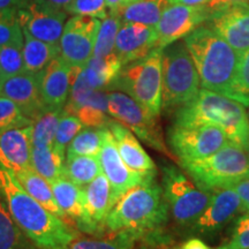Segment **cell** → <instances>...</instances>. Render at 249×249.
<instances>
[{"label":"cell","mask_w":249,"mask_h":249,"mask_svg":"<svg viewBox=\"0 0 249 249\" xmlns=\"http://www.w3.org/2000/svg\"><path fill=\"white\" fill-rule=\"evenodd\" d=\"M29 0H0V12H18L26 7Z\"/></svg>","instance_id":"ee69618b"},{"label":"cell","mask_w":249,"mask_h":249,"mask_svg":"<svg viewBox=\"0 0 249 249\" xmlns=\"http://www.w3.org/2000/svg\"><path fill=\"white\" fill-rule=\"evenodd\" d=\"M180 165L196 185L210 193L233 188L249 179L248 152L233 143L203 160Z\"/></svg>","instance_id":"5b68a950"},{"label":"cell","mask_w":249,"mask_h":249,"mask_svg":"<svg viewBox=\"0 0 249 249\" xmlns=\"http://www.w3.org/2000/svg\"><path fill=\"white\" fill-rule=\"evenodd\" d=\"M107 96L108 116L132 130L149 147L167 157H172V154L165 143L157 117L149 113L135 99L123 91L108 92Z\"/></svg>","instance_id":"9c48e42d"},{"label":"cell","mask_w":249,"mask_h":249,"mask_svg":"<svg viewBox=\"0 0 249 249\" xmlns=\"http://www.w3.org/2000/svg\"><path fill=\"white\" fill-rule=\"evenodd\" d=\"M38 1H44L46 4L53 6V7L64 9L65 11V7L70 4L71 0H38Z\"/></svg>","instance_id":"f907efd6"},{"label":"cell","mask_w":249,"mask_h":249,"mask_svg":"<svg viewBox=\"0 0 249 249\" xmlns=\"http://www.w3.org/2000/svg\"><path fill=\"white\" fill-rule=\"evenodd\" d=\"M161 53L163 49L156 48L144 58L124 65L108 88L127 93L157 118L161 112Z\"/></svg>","instance_id":"52a82bcc"},{"label":"cell","mask_w":249,"mask_h":249,"mask_svg":"<svg viewBox=\"0 0 249 249\" xmlns=\"http://www.w3.org/2000/svg\"><path fill=\"white\" fill-rule=\"evenodd\" d=\"M62 116L61 108H45L31 124V145L44 149L53 145L59 121Z\"/></svg>","instance_id":"f546056e"},{"label":"cell","mask_w":249,"mask_h":249,"mask_svg":"<svg viewBox=\"0 0 249 249\" xmlns=\"http://www.w3.org/2000/svg\"><path fill=\"white\" fill-rule=\"evenodd\" d=\"M81 71L82 68L71 85L70 97L62 112L77 117L86 127H107L112 120L107 112L108 92L90 88Z\"/></svg>","instance_id":"7c38bea8"},{"label":"cell","mask_w":249,"mask_h":249,"mask_svg":"<svg viewBox=\"0 0 249 249\" xmlns=\"http://www.w3.org/2000/svg\"><path fill=\"white\" fill-rule=\"evenodd\" d=\"M0 95L13 101L24 116L35 120L45 108L39 88L38 73L24 71L0 80Z\"/></svg>","instance_id":"d6986e66"},{"label":"cell","mask_w":249,"mask_h":249,"mask_svg":"<svg viewBox=\"0 0 249 249\" xmlns=\"http://www.w3.org/2000/svg\"><path fill=\"white\" fill-rule=\"evenodd\" d=\"M124 65L116 53L107 57H91L82 67L81 74L91 89L107 90L111 87Z\"/></svg>","instance_id":"d4e9b609"},{"label":"cell","mask_w":249,"mask_h":249,"mask_svg":"<svg viewBox=\"0 0 249 249\" xmlns=\"http://www.w3.org/2000/svg\"><path fill=\"white\" fill-rule=\"evenodd\" d=\"M157 42L156 27L139 22H121L114 53L124 66L148 55L157 48Z\"/></svg>","instance_id":"ffe728a7"},{"label":"cell","mask_w":249,"mask_h":249,"mask_svg":"<svg viewBox=\"0 0 249 249\" xmlns=\"http://www.w3.org/2000/svg\"><path fill=\"white\" fill-rule=\"evenodd\" d=\"M170 4H180L193 7H205L210 11V6L213 0H170Z\"/></svg>","instance_id":"7dc6e473"},{"label":"cell","mask_w":249,"mask_h":249,"mask_svg":"<svg viewBox=\"0 0 249 249\" xmlns=\"http://www.w3.org/2000/svg\"><path fill=\"white\" fill-rule=\"evenodd\" d=\"M208 27L238 52L249 49V4H236L213 12Z\"/></svg>","instance_id":"e0dca14e"},{"label":"cell","mask_w":249,"mask_h":249,"mask_svg":"<svg viewBox=\"0 0 249 249\" xmlns=\"http://www.w3.org/2000/svg\"><path fill=\"white\" fill-rule=\"evenodd\" d=\"M86 210L91 226L92 235H103L107 230V214L114 207L112 201V189L108 179L104 173L98 174L91 182L86 186Z\"/></svg>","instance_id":"7402d4cb"},{"label":"cell","mask_w":249,"mask_h":249,"mask_svg":"<svg viewBox=\"0 0 249 249\" xmlns=\"http://www.w3.org/2000/svg\"><path fill=\"white\" fill-rule=\"evenodd\" d=\"M169 249H213L198 238H192L178 246H170Z\"/></svg>","instance_id":"f6af8a7d"},{"label":"cell","mask_w":249,"mask_h":249,"mask_svg":"<svg viewBox=\"0 0 249 249\" xmlns=\"http://www.w3.org/2000/svg\"><path fill=\"white\" fill-rule=\"evenodd\" d=\"M23 58L26 71L37 74L43 71L53 59L60 55V45L37 39L23 31Z\"/></svg>","instance_id":"4316f807"},{"label":"cell","mask_w":249,"mask_h":249,"mask_svg":"<svg viewBox=\"0 0 249 249\" xmlns=\"http://www.w3.org/2000/svg\"><path fill=\"white\" fill-rule=\"evenodd\" d=\"M177 126H216L233 144L249 150V118L245 107L234 99L202 88L176 111Z\"/></svg>","instance_id":"3957f363"},{"label":"cell","mask_w":249,"mask_h":249,"mask_svg":"<svg viewBox=\"0 0 249 249\" xmlns=\"http://www.w3.org/2000/svg\"><path fill=\"white\" fill-rule=\"evenodd\" d=\"M161 110H178L197 95L201 81L185 42L170 44L161 53Z\"/></svg>","instance_id":"8992f818"},{"label":"cell","mask_w":249,"mask_h":249,"mask_svg":"<svg viewBox=\"0 0 249 249\" xmlns=\"http://www.w3.org/2000/svg\"><path fill=\"white\" fill-rule=\"evenodd\" d=\"M0 192L13 217L38 249H67L79 233L24 191L15 174L0 167Z\"/></svg>","instance_id":"6da1fadb"},{"label":"cell","mask_w":249,"mask_h":249,"mask_svg":"<svg viewBox=\"0 0 249 249\" xmlns=\"http://www.w3.org/2000/svg\"><path fill=\"white\" fill-rule=\"evenodd\" d=\"M22 230L14 222L0 192V249H35Z\"/></svg>","instance_id":"4dcf8cb0"},{"label":"cell","mask_w":249,"mask_h":249,"mask_svg":"<svg viewBox=\"0 0 249 249\" xmlns=\"http://www.w3.org/2000/svg\"><path fill=\"white\" fill-rule=\"evenodd\" d=\"M129 1H130V0H129Z\"/></svg>","instance_id":"db71d44e"},{"label":"cell","mask_w":249,"mask_h":249,"mask_svg":"<svg viewBox=\"0 0 249 249\" xmlns=\"http://www.w3.org/2000/svg\"><path fill=\"white\" fill-rule=\"evenodd\" d=\"M105 1H107L108 12L118 13V11H119L124 4H127L129 0H105Z\"/></svg>","instance_id":"c3c4849f"},{"label":"cell","mask_w":249,"mask_h":249,"mask_svg":"<svg viewBox=\"0 0 249 249\" xmlns=\"http://www.w3.org/2000/svg\"><path fill=\"white\" fill-rule=\"evenodd\" d=\"M102 172L98 156H66L64 176L77 186H87Z\"/></svg>","instance_id":"f1b7e54d"},{"label":"cell","mask_w":249,"mask_h":249,"mask_svg":"<svg viewBox=\"0 0 249 249\" xmlns=\"http://www.w3.org/2000/svg\"><path fill=\"white\" fill-rule=\"evenodd\" d=\"M171 242H160V244H150V242H143L141 249H169Z\"/></svg>","instance_id":"681fc988"},{"label":"cell","mask_w":249,"mask_h":249,"mask_svg":"<svg viewBox=\"0 0 249 249\" xmlns=\"http://www.w3.org/2000/svg\"><path fill=\"white\" fill-rule=\"evenodd\" d=\"M23 44L24 39L0 48V80L18 75L26 71Z\"/></svg>","instance_id":"d590c367"},{"label":"cell","mask_w":249,"mask_h":249,"mask_svg":"<svg viewBox=\"0 0 249 249\" xmlns=\"http://www.w3.org/2000/svg\"><path fill=\"white\" fill-rule=\"evenodd\" d=\"M31 126L0 135V167L14 174L31 167Z\"/></svg>","instance_id":"cb8c5ba5"},{"label":"cell","mask_w":249,"mask_h":249,"mask_svg":"<svg viewBox=\"0 0 249 249\" xmlns=\"http://www.w3.org/2000/svg\"><path fill=\"white\" fill-rule=\"evenodd\" d=\"M233 188L241 200V213H249V179L239 182Z\"/></svg>","instance_id":"7bdbcfd3"},{"label":"cell","mask_w":249,"mask_h":249,"mask_svg":"<svg viewBox=\"0 0 249 249\" xmlns=\"http://www.w3.org/2000/svg\"><path fill=\"white\" fill-rule=\"evenodd\" d=\"M23 31L43 42L59 44L66 24L67 12L44 1L29 0L26 7L18 12Z\"/></svg>","instance_id":"9a60e30c"},{"label":"cell","mask_w":249,"mask_h":249,"mask_svg":"<svg viewBox=\"0 0 249 249\" xmlns=\"http://www.w3.org/2000/svg\"><path fill=\"white\" fill-rule=\"evenodd\" d=\"M104 128L83 127L68 145L66 156H98L104 142Z\"/></svg>","instance_id":"836d02e7"},{"label":"cell","mask_w":249,"mask_h":249,"mask_svg":"<svg viewBox=\"0 0 249 249\" xmlns=\"http://www.w3.org/2000/svg\"><path fill=\"white\" fill-rule=\"evenodd\" d=\"M121 18L119 14L108 12V15L102 20L97 37H96L95 48L92 57H107L114 53L117 35L121 26Z\"/></svg>","instance_id":"e575fe53"},{"label":"cell","mask_w":249,"mask_h":249,"mask_svg":"<svg viewBox=\"0 0 249 249\" xmlns=\"http://www.w3.org/2000/svg\"><path fill=\"white\" fill-rule=\"evenodd\" d=\"M167 141L180 164L203 160L231 143L226 134L216 126L183 127L177 124L169 129Z\"/></svg>","instance_id":"30bf717a"},{"label":"cell","mask_w":249,"mask_h":249,"mask_svg":"<svg viewBox=\"0 0 249 249\" xmlns=\"http://www.w3.org/2000/svg\"><path fill=\"white\" fill-rule=\"evenodd\" d=\"M200 76L201 87L226 96L234 77L240 52L208 26L183 38Z\"/></svg>","instance_id":"277c9868"},{"label":"cell","mask_w":249,"mask_h":249,"mask_svg":"<svg viewBox=\"0 0 249 249\" xmlns=\"http://www.w3.org/2000/svg\"><path fill=\"white\" fill-rule=\"evenodd\" d=\"M23 39L17 12H0V48Z\"/></svg>","instance_id":"ab89813d"},{"label":"cell","mask_w":249,"mask_h":249,"mask_svg":"<svg viewBox=\"0 0 249 249\" xmlns=\"http://www.w3.org/2000/svg\"><path fill=\"white\" fill-rule=\"evenodd\" d=\"M65 156L52 147L31 148V167L50 183L64 177Z\"/></svg>","instance_id":"1f68e13d"},{"label":"cell","mask_w":249,"mask_h":249,"mask_svg":"<svg viewBox=\"0 0 249 249\" xmlns=\"http://www.w3.org/2000/svg\"><path fill=\"white\" fill-rule=\"evenodd\" d=\"M86 127L81 123L79 118L73 114H67L62 112V116L59 121V126L55 134L53 148L61 155L66 154V150L74 138L80 133V130Z\"/></svg>","instance_id":"f35d334b"},{"label":"cell","mask_w":249,"mask_h":249,"mask_svg":"<svg viewBox=\"0 0 249 249\" xmlns=\"http://www.w3.org/2000/svg\"><path fill=\"white\" fill-rule=\"evenodd\" d=\"M55 201L62 213L66 214L70 225L83 233L91 234V226L86 210L85 191L66 177H61L50 183Z\"/></svg>","instance_id":"44dd1931"},{"label":"cell","mask_w":249,"mask_h":249,"mask_svg":"<svg viewBox=\"0 0 249 249\" xmlns=\"http://www.w3.org/2000/svg\"><path fill=\"white\" fill-rule=\"evenodd\" d=\"M169 4L170 0H130L117 14L123 22H139L156 27Z\"/></svg>","instance_id":"83f0119b"},{"label":"cell","mask_w":249,"mask_h":249,"mask_svg":"<svg viewBox=\"0 0 249 249\" xmlns=\"http://www.w3.org/2000/svg\"><path fill=\"white\" fill-rule=\"evenodd\" d=\"M161 173V188L174 222L181 227H192L209 203L213 193L201 189L188 174L174 165H164Z\"/></svg>","instance_id":"ba28073f"},{"label":"cell","mask_w":249,"mask_h":249,"mask_svg":"<svg viewBox=\"0 0 249 249\" xmlns=\"http://www.w3.org/2000/svg\"><path fill=\"white\" fill-rule=\"evenodd\" d=\"M238 213H241V200L235 189L216 191L200 217L193 224L192 230L198 234H213L231 222Z\"/></svg>","instance_id":"ac0fdd59"},{"label":"cell","mask_w":249,"mask_h":249,"mask_svg":"<svg viewBox=\"0 0 249 249\" xmlns=\"http://www.w3.org/2000/svg\"><path fill=\"white\" fill-rule=\"evenodd\" d=\"M227 97L249 107V49L241 52Z\"/></svg>","instance_id":"8d00e7d4"},{"label":"cell","mask_w":249,"mask_h":249,"mask_svg":"<svg viewBox=\"0 0 249 249\" xmlns=\"http://www.w3.org/2000/svg\"><path fill=\"white\" fill-rule=\"evenodd\" d=\"M107 128L111 130L116 141L118 151L124 164L134 172L156 176V165L151 157L143 149L141 143L132 130L124 127L119 121L112 120Z\"/></svg>","instance_id":"603a6c76"},{"label":"cell","mask_w":249,"mask_h":249,"mask_svg":"<svg viewBox=\"0 0 249 249\" xmlns=\"http://www.w3.org/2000/svg\"><path fill=\"white\" fill-rule=\"evenodd\" d=\"M101 18L74 15L68 18L59 42L60 57L71 66L83 67L91 59Z\"/></svg>","instance_id":"8fae6325"},{"label":"cell","mask_w":249,"mask_h":249,"mask_svg":"<svg viewBox=\"0 0 249 249\" xmlns=\"http://www.w3.org/2000/svg\"><path fill=\"white\" fill-rule=\"evenodd\" d=\"M247 152H248V156H249V150H248V151H247Z\"/></svg>","instance_id":"f5cc1de1"},{"label":"cell","mask_w":249,"mask_h":249,"mask_svg":"<svg viewBox=\"0 0 249 249\" xmlns=\"http://www.w3.org/2000/svg\"><path fill=\"white\" fill-rule=\"evenodd\" d=\"M236 4H249V0H213V4L210 6L211 13L219 11L224 7Z\"/></svg>","instance_id":"bcb514c9"},{"label":"cell","mask_w":249,"mask_h":249,"mask_svg":"<svg viewBox=\"0 0 249 249\" xmlns=\"http://www.w3.org/2000/svg\"><path fill=\"white\" fill-rule=\"evenodd\" d=\"M169 213L163 188L152 181L129 189L112 208L105 225L111 233L127 231L139 240L155 241L166 236Z\"/></svg>","instance_id":"7a4b0ae2"},{"label":"cell","mask_w":249,"mask_h":249,"mask_svg":"<svg viewBox=\"0 0 249 249\" xmlns=\"http://www.w3.org/2000/svg\"><path fill=\"white\" fill-rule=\"evenodd\" d=\"M15 177H17L20 185L23 187V189L28 194L33 196L43 207H45L49 211H51L55 216L61 218L65 223L70 225L66 214L62 213L57 201H55L53 191H52V187L49 181H46L33 167H28V169L18 171V172L15 173Z\"/></svg>","instance_id":"484cf974"},{"label":"cell","mask_w":249,"mask_h":249,"mask_svg":"<svg viewBox=\"0 0 249 249\" xmlns=\"http://www.w3.org/2000/svg\"><path fill=\"white\" fill-rule=\"evenodd\" d=\"M211 11L205 7H193L180 4H169L156 24L157 48L164 49L185 38L211 17Z\"/></svg>","instance_id":"5bb4252c"},{"label":"cell","mask_w":249,"mask_h":249,"mask_svg":"<svg viewBox=\"0 0 249 249\" xmlns=\"http://www.w3.org/2000/svg\"><path fill=\"white\" fill-rule=\"evenodd\" d=\"M247 113H248V118H249V108H248V112H247Z\"/></svg>","instance_id":"816d5d0a"},{"label":"cell","mask_w":249,"mask_h":249,"mask_svg":"<svg viewBox=\"0 0 249 249\" xmlns=\"http://www.w3.org/2000/svg\"><path fill=\"white\" fill-rule=\"evenodd\" d=\"M107 6L105 0H71L65 7L67 14L86 15L104 20L108 15Z\"/></svg>","instance_id":"b9f144b4"},{"label":"cell","mask_w":249,"mask_h":249,"mask_svg":"<svg viewBox=\"0 0 249 249\" xmlns=\"http://www.w3.org/2000/svg\"><path fill=\"white\" fill-rule=\"evenodd\" d=\"M217 249H249V213L236 218L230 238Z\"/></svg>","instance_id":"60d3db41"},{"label":"cell","mask_w":249,"mask_h":249,"mask_svg":"<svg viewBox=\"0 0 249 249\" xmlns=\"http://www.w3.org/2000/svg\"><path fill=\"white\" fill-rule=\"evenodd\" d=\"M33 121L24 116L13 101L0 95V135L8 130L31 126Z\"/></svg>","instance_id":"74e56055"},{"label":"cell","mask_w":249,"mask_h":249,"mask_svg":"<svg viewBox=\"0 0 249 249\" xmlns=\"http://www.w3.org/2000/svg\"><path fill=\"white\" fill-rule=\"evenodd\" d=\"M98 157L103 173L110 181L113 205L133 187L155 181L156 176L134 172L124 164L118 151L113 135L107 127L104 128V142Z\"/></svg>","instance_id":"4fadbf2b"},{"label":"cell","mask_w":249,"mask_h":249,"mask_svg":"<svg viewBox=\"0 0 249 249\" xmlns=\"http://www.w3.org/2000/svg\"><path fill=\"white\" fill-rule=\"evenodd\" d=\"M139 238L127 231L110 233L105 238L82 239L77 238L67 249H134Z\"/></svg>","instance_id":"d6a6232c"},{"label":"cell","mask_w":249,"mask_h":249,"mask_svg":"<svg viewBox=\"0 0 249 249\" xmlns=\"http://www.w3.org/2000/svg\"><path fill=\"white\" fill-rule=\"evenodd\" d=\"M81 68L71 66L59 55L39 71L40 93L46 107L64 110L71 85Z\"/></svg>","instance_id":"2e32d148"}]
</instances>
